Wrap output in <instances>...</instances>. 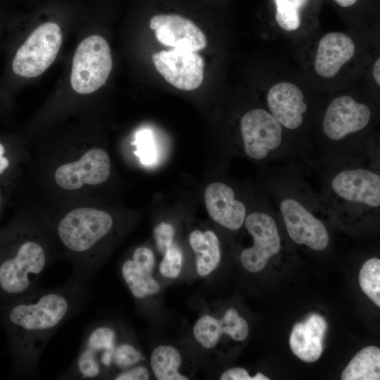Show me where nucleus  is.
Returning <instances> with one entry per match:
<instances>
[{
	"label": "nucleus",
	"mask_w": 380,
	"mask_h": 380,
	"mask_svg": "<svg viewBox=\"0 0 380 380\" xmlns=\"http://www.w3.org/2000/svg\"><path fill=\"white\" fill-rule=\"evenodd\" d=\"M341 379H380L379 348L371 346L360 350L342 372Z\"/></svg>",
	"instance_id": "nucleus-22"
},
{
	"label": "nucleus",
	"mask_w": 380,
	"mask_h": 380,
	"mask_svg": "<svg viewBox=\"0 0 380 380\" xmlns=\"http://www.w3.org/2000/svg\"><path fill=\"white\" fill-rule=\"evenodd\" d=\"M149 27L163 45L197 52L205 48L204 32L189 18L177 13H159L149 20Z\"/></svg>",
	"instance_id": "nucleus-14"
},
{
	"label": "nucleus",
	"mask_w": 380,
	"mask_h": 380,
	"mask_svg": "<svg viewBox=\"0 0 380 380\" xmlns=\"http://www.w3.org/2000/svg\"><path fill=\"white\" fill-rule=\"evenodd\" d=\"M62 39L58 24L46 22L40 25L18 49L12 63L13 72L25 77L42 75L56 59Z\"/></svg>",
	"instance_id": "nucleus-8"
},
{
	"label": "nucleus",
	"mask_w": 380,
	"mask_h": 380,
	"mask_svg": "<svg viewBox=\"0 0 380 380\" xmlns=\"http://www.w3.org/2000/svg\"><path fill=\"white\" fill-rule=\"evenodd\" d=\"M182 261L183 257L180 249L172 244L165 252L159 265V271L165 277L177 278L180 274Z\"/></svg>",
	"instance_id": "nucleus-27"
},
{
	"label": "nucleus",
	"mask_w": 380,
	"mask_h": 380,
	"mask_svg": "<svg viewBox=\"0 0 380 380\" xmlns=\"http://www.w3.org/2000/svg\"><path fill=\"white\" fill-rule=\"evenodd\" d=\"M113 377L115 380H148L150 374L146 367L136 365L116 372Z\"/></svg>",
	"instance_id": "nucleus-29"
},
{
	"label": "nucleus",
	"mask_w": 380,
	"mask_h": 380,
	"mask_svg": "<svg viewBox=\"0 0 380 380\" xmlns=\"http://www.w3.org/2000/svg\"><path fill=\"white\" fill-rule=\"evenodd\" d=\"M309 0H274L276 6L275 20L286 31L296 30L300 25V10Z\"/></svg>",
	"instance_id": "nucleus-25"
},
{
	"label": "nucleus",
	"mask_w": 380,
	"mask_h": 380,
	"mask_svg": "<svg viewBox=\"0 0 380 380\" xmlns=\"http://www.w3.org/2000/svg\"><path fill=\"white\" fill-rule=\"evenodd\" d=\"M113 67L110 48L100 35H91L78 45L70 75L72 89L81 94L98 90L107 81Z\"/></svg>",
	"instance_id": "nucleus-7"
},
{
	"label": "nucleus",
	"mask_w": 380,
	"mask_h": 380,
	"mask_svg": "<svg viewBox=\"0 0 380 380\" xmlns=\"http://www.w3.org/2000/svg\"><path fill=\"white\" fill-rule=\"evenodd\" d=\"M269 191L291 240L315 251L325 250L329 235L317 216L319 210L328 208L322 194L314 192L300 177L290 174L274 179Z\"/></svg>",
	"instance_id": "nucleus-4"
},
{
	"label": "nucleus",
	"mask_w": 380,
	"mask_h": 380,
	"mask_svg": "<svg viewBox=\"0 0 380 380\" xmlns=\"http://www.w3.org/2000/svg\"><path fill=\"white\" fill-rule=\"evenodd\" d=\"M267 103L270 113L282 127L294 130L303 123L308 105L302 91L294 84L281 82L273 85L268 91Z\"/></svg>",
	"instance_id": "nucleus-15"
},
{
	"label": "nucleus",
	"mask_w": 380,
	"mask_h": 380,
	"mask_svg": "<svg viewBox=\"0 0 380 380\" xmlns=\"http://www.w3.org/2000/svg\"><path fill=\"white\" fill-rule=\"evenodd\" d=\"M248 331L246 320L234 308H229L221 319L207 315L201 316L193 329L195 339L206 349L214 348L222 334H227L235 341H243L247 338Z\"/></svg>",
	"instance_id": "nucleus-17"
},
{
	"label": "nucleus",
	"mask_w": 380,
	"mask_h": 380,
	"mask_svg": "<svg viewBox=\"0 0 380 380\" xmlns=\"http://www.w3.org/2000/svg\"><path fill=\"white\" fill-rule=\"evenodd\" d=\"M1 202V194H0V203Z\"/></svg>",
	"instance_id": "nucleus-36"
},
{
	"label": "nucleus",
	"mask_w": 380,
	"mask_h": 380,
	"mask_svg": "<svg viewBox=\"0 0 380 380\" xmlns=\"http://www.w3.org/2000/svg\"><path fill=\"white\" fill-rule=\"evenodd\" d=\"M372 118L369 106L347 95L335 98L326 109L322 128L332 142H340L365 129Z\"/></svg>",
	"instance_id": "nucleus-13"
},
{
	"label": "nucleus",
	"mask_w": 380,
	"mask_h": 380,
	"mask_svg": "<svg viewBox=\"0 0 380 380\" xmlns=\"http://www.w3.org/2000/svg\"><path fill=\"white\" fill-rule=\"evenodd\" d=\"M89 281L74 273L63 284L40 287L0 308L7 335L13 376H38L42 355L53 334L77 315L90 299Z\"/></svg>",
	"instance_id": "nucleus-1"
},
{
	"label": "nucleus",
	"mask_w": 380,
	"mask_h": 380,
	"mask_svg": "<svg viewBox=\"0 0 380 380\" xmlns=\"http://www.w3.org/2000/svg\"><path fill=\"white\" fill-rule=\"evenodd\" d=\"M49 228L20 222L0 232V308L39 287L44 271L58 258Z\"/></svg>",
	"instance_id": "nucleus-2"
},
{
	"label": "nucleus",
	"mask_w": 380,
	"mask_h": 380,
	"mask_svg": "<svg viewBox=\"0 0 380 380\" xmlns=\"http://www.w3.org/2000/svg\"><path fill=\"white\" fill-rule=\"evenodd\" d=\"M120 270L134 298L144 299L160 291V286L153 277L152 272L135 263L130 258L122 262Z\"/></svg>",
	"instance_id": "nucleus-21"
},
{
	"label": "nucleus",
	"mask_w": 380,
	"mask_h": 380,
	"mask_svg": "<svg viewBox=\"0 0 380 380\" xmlns=\"http://www.w3.org/2000/svg\"><path fill=\"white\" fill-rule=\"evenodd\" d=\"M324 181L322 196L329 209L343 214H365L380 208V174L355 153L341 156Z\"/></svg>",
	"instance_id": "nucleus-5"
},
{
	"label": "nucleus",
	"mask_w": 380,
	"mask_h": 380,
	"mask_svg": "<svg viewBox=\"0 0 380 380\" xmlns=\"http://www.w3.org/2000/svg\"><path fill=\"white\" fill-rule=\"evenodd\" d=\"M175 229L169 223L161 222L154 230V236L157 247L160 253H165L167 249L173 244Z\"/></svg>",
	"instance_id": "nucleus-28"
},
{
	"label": "nucleus",
	"mask_w": 380,
	"mask_h": 380,
	"mask_svg": "<svg viewBox=\"0 0 380 380\" xmlns=\"http://www.w3.org/2000/svg\"><path fill=\"white\" fill-rule=\"evenodd\" d=\"M189 243L196 257V271L199 276L210 274L218 266L221 254L220 241L210 230H194L189 236Z\"/></svg>",
	"instance_id": "nucleus-20"
},
{
	"label": "nucleus",
	"mask_w": 380,
	"mask_h": 380,
	"mask_svg": "<svg viewBox=\"0 0 380 380\" xmlns=\"http://www.w3.org/2000/svg\"><path fill=\"white\" fill-rule=\"evenodd\" d=\"M204 200L211 218L222 227L237 230L246 217V207L235 197L232 187L219 182L209 184L205 189Z\"/></svg>",
	"instance_id": "nucleus-16"
},
{
	"label": "nucleus",
	"mask_w": 380,
	"mask_h": 380,
	"mask_svg": "<svg viewBox=\"0 0 380 380\" xmlns=\"http://www.w3.org/2000/svg\"><path fill=\"white\" fill-rule=\"evenodd\" d=\"M373 76L378 85L380 84V58H378L373 65Z\"/></svg>",
	"instance_id": "nucleus-34"
},
{
	"label": "nucleus",
	"mask_w": 380,
	"mask_h": 380,
	"mask_svg": "<svg viewBox=\"0 0 380 380\" xmlns=\"http://www.w3.org/2000/svg\"><path fill=\"white\" fill-rule=\"evenodd\" d=\"M240 129L246 155L261 161L281 153L283 129L267 110L255 108L241 118Z\"/></svg>",
	"instance_id": "nucleus-9"
},
{
	"label": "nucleus",
	"mask_w": 380,
	"mask_h": 380,
	"mask_svg": "<svg viewBox=\"0 0 380 380\" xmlns=\"http://www.w3.org/2000/svg\"><path fill=\"white\" fill-rule=\"evenodd\" d=\"M140 143V154L142 160L148 164L154 159V150L150 139V134L146 132L142 133L141 134Z\"/></svg>",
	"instance_id": "nucleus-32"
},
{
	"label": "nucleus",
	"mask_w": 380,
	"mask_h": 380,
	"mask_svg": "<svg viewBox=\"0 0 380 380\" xmlns=\"http://www.w3.org/2000/svg\"><path fill=\"white\" fill-rule=\"evenodd\" d=\"M150 363L158 380H188L179 372L182 357L178 350L170 345H161L152 352Z\"/></svg>",
	"instance_id": "nucleus-23"
},
{
	"label": "nucleus",
	"mask_w": 380,
	"mask_h": 380,
	"mask_svg": "<svg viewBox=\"0 0 380 380\" xmlns=\"http://www.w3.org/2000/svg\"><path fill=\"white\" fill-rule=\"evenodd\" d=\"M151 59L157 71L178 89L194 90L203 82L205 63L195 51L179 49L163 50L153 53Z\"/></svg>",
	"instance_id": "nucleus-12"
},
{
	"label": "nucleus",
	"mask_w": 380,
	"mask_h": 380,
	"mask_svg": "<svg viewBox=\"0 0 380 380\" xmlns=\"http://www.w3.org/2000/svg\"><path fill=\"white\" fill-rule=\"evenodd\" d=\"M359 284L363 293L377 305L380 306V260L372 258L367 260L360 269Z\"/></svg>",
	"instance_id": "nucleus-24"
},
{
	"label": "nucleus",
	"mask_w": 380,
	"mask_h": 380,
	"mask_svg": "<svg viewBox=\"0 0 380 380\" xmlns=\"http://www.w3.org/2000/svg\"><path fill=\"white\" fill-rule=\"evenodd\" d=\"M355 51L354 42L348 35L338 32H329L319 42L315 70L322 77H333L353 57Z\"/></svg>",
	"instance_id": "nucleus-18"
},
{
	"label": "nucleus",
	"mask_w": 380,
	"mask_h": 380,
	"mask_svg": "<svg viewBox=\"0 0 380 380\" xmlns=\"http://www.w3.org/2000/svg\"><path fill=\"white\" fill-rule=\"evenodd\" d=\"M327 329L326 319L315 313L310 315L305 322L296 323L289 338L292 353L304 362L317 361L323 352Z\"/></svg>",
	"instance_id": "nucleus-19"
},
{
	"label": "nucleus",
	"mask_w": 380,
	"mask_h": 380,
	"mask_svg": "<svg viewBox=\"0 0 380 380\" xmlns=\"http://www.w3.org/2000/svg\"><path fill=\"white\" fill-rule=\"evenodd\" d=\"M130 258L139 265L153 271L155 265L154 255L148 247H137L132 252Z\"/></svg>",
	"instance_id": "nucleus-30"
},
{
	"label": "nucleus",
	"mask_w": 380,
	"mask_h": 380,
	"mask_svg": "<svg viewBox=\"0 0 380 380\" xmlns=\"http://www.w3.org/2000/svg\"><path fill=\"white\" fill-rule=\"evenodd\" d=\"M339 6L342 7H350L354 5L357 0H334Z\"/></svg>",
	"instance_id": "nucleus-35"
},
{
	"label": "nucleus",
	"mask_w": 380,
	"mask_h": 380,
	"mask_svg": "<svg viewBox=\"0 0 380 380\" xmlns=\"http://www.w3.org/2000/svg\"><path fill=\"white\" fill-rule=\"evenodd\" d=\"M143 359L141 352L132 343H117L113 357V369L120 371L138 365Z\"/></svg>",
	"instance_id": "nucleus-26"
},
{
	"label": "nucleus",
	"mask_w": 380,
	"mask_h": 380,
	"mask_svg": "<svg viewBox=\"0 0 380 380\" xmlns=\"http://www.w3.org/2000/svg\"><path fill=\"white\" fill-rule=\"evenodd\" d=\"M117 343L118 331L113 325L92 323L83 334L75 359L57 379L92 380L105 377L113 369Z\"/></svg>",
	"instance_id": "nucleus-6"
},
{
	"label": "nucleus",
	"mask_w": 380,
	"mask_h": 380,
	"mask_svg": "<svg viewBox=\"0 0 380 380\" xmlns=\"http://www.w3.org/2000/svg\"><path fill=\"white\" fill-rule=\"evenodd\" d=\"M114 227L113 217L92 207L72 208L51 222L49 229L73 267L89 281L101 262L103 246Z\"/></svg>",
	"instance_id": "nucleus-3"
},
{
	"label": "nucleus",
	"mask_w": 380,
	"mask_h": 380,
	"mask_svg": "<svg viewBox=\"0 0 380 380\" xmlns=\"http://www.w3.org/2000/svg\"><path fill=\"white\" fill-rule=\"evenodd\" d=\"M6 149L4 146L0 143V175L8 168L10 165L9 159L5 156Z\"/></svg>",
	"instance_id": "nucleus-33"
},
{
	"label": "nucleus",
	"mask_w": 380,
	"mask_h": 380,
	"mask_svg": "<svg viewBox=\"0 0 380 380\" xmlns=\"http://www.w3.org/2000/svg\"><path fill=\"white\" fill-rule=\"evenodd\" d=\"M110 173V160L103 148L93 147L60 164L53 173L56 186L67 191H80L103 183Z\"/></svg>",
	"instance_id": "nucleus-10"
},
{
	"label": "nucleus",
	"mask_w": 380,
	"mask_h": 380,
	"mask_svg": "<svg viewBox=\"0 0 380 380\" xmlns=\"http://www.w3.org/2000/svg\"><path fill=\"white\" fill-rule=\"evenodd\" d=\"M220 380H269L270 379L260 372L255 376H250L248 372L241 367H234L224 371L220 376Z\"/></svg>",
	"instance_id": "nucleus-31"
},
{
	"label": "nucleus",
	"mask_w": 380,
	"mask_h": 380,
	"mask_svg": "<svg viewBox=\"0 0 380 380\" xmlns=\"http://www.w3.org/2000/svg\"><path fill=\"white\" fill-rule=\"evenodd\" d=\"M244 223L253 237V244L241 252V263L248 272H258L281 251V235L277 222L270 213H251L246 217Z\"/></svg>",
	"instance_id": "nucleus-11"
}]
</instances>
